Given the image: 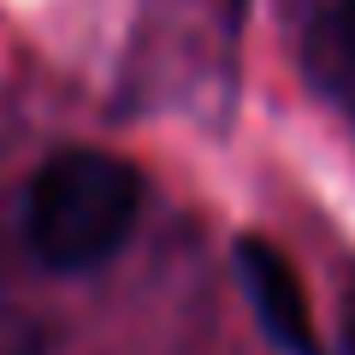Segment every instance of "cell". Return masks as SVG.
<instances>
[{"instance_id":"6da1fadb","label":"cell","mask_w":355,"mask_h":355,"mask_svg":"<svg viewBox=\"0 0 355 355\" xmlns=\"http://www.w3.org/2000/svg\"><path fill=\"white\" fill-rule=\"evenodd\" d=\"M142 214V178L119 154L65 148L30 184L24 237L42 266L53 272H89L125 249L130 225Z\"/></svg>"},{"instance_id":"7a4b0ae2","label":"cell","mask_w":355,"mask_h":355,"mask_svg":"<svg viewBox=\"0 0 355 355\" xmlns=\"http://www.w3.org/2000/svg\"><path fill=\"white\" fill-rule=\"evenodd\" d=\"M237 279H243V291H249L254 314H261L266 338L279 343L284 355H326L320 338H314V320H308V296H302L296 266L266 237H243L237 243Z\"/></svg>"},{"instance_id":"3957f363","label":"cell","mask_w":355,"mask_h":355,"mask_svg":"<svg viewBox=\"0 0 355 355\" xmlns=\"http://www.w3.org/2000/svg\"><path fill=\"white\" fill-rule=\"evenodd\" d=\"M314 53L326 60V71L355 77V0H338L314 24Z\"/></svg>"},{"instance_id":"277c9868","label":"cell","mask_w":355,"mask_h":355,"mask_svg":"<svg viewBox=\"0 0 355 355\" xmlns=\"http://www.w3.org/2000/svg\"><path fill=\"white\" fill-rule=\"evenodd\" d=\"M343 349L355 355V296H349V308H343Z\"/></svg>"}]
</instances>
